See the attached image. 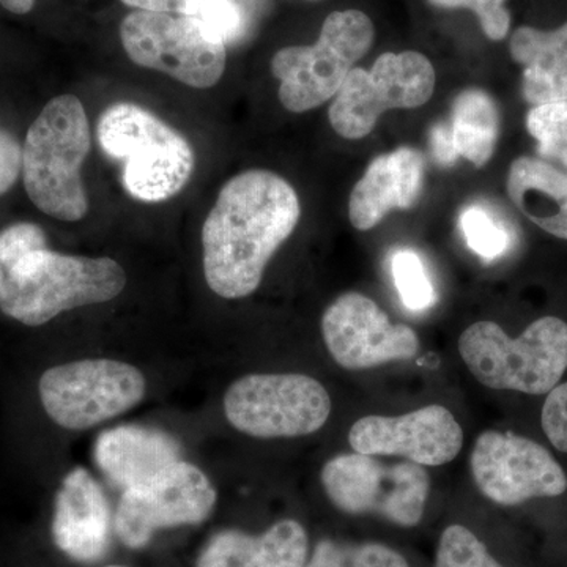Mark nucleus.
Returning <instances> with one entry per match:
<instances>
[{"label": "nucleus", "instance_id": "obj_1", "mask_svg": "<svg viewBox=\"0 0 567 567\" xmlns=\"http://www.w3.org/2000/svg\"><path fill=\"white\" fill-rule=\"evenodd\" d=\"M298 194L281 175L252 169L223 186L203 227L204 275L213 293L240 300L300 221Z\"/></svg>", "mask_w": 567, "mask_h": 567}, {"label": "nucleus", "instance_id": "obj_2", "mask_svg": "<svg viewBox=\"0 0 567 567\" xmlns=\"http://www.w3.org/2000/svg\"><path fill=\"white\" fill-rule=\"evenodd\" d=\"M91 144L84 104L74 95L52 99L29 128L22 181L29 199L51 218L78 223L87 215L81 169Z\"/></svg>", "mask_w": 567, "mask_h": 567}, {"label": "nucleus", "instance_id": "obj_3", "mask_svg": "<svg viewBox=\"0 0 567 567\" xmlns=\"http://www.w3.org/2000/svg\"><path fill=\"white\" fill-rule=\"evenodd\" d=\"M126 275L110 257L66 256L41 249L7 271L3 315L40 327L71 309L106 303L123 292Z\"/></svg>", "mask_w": 567, "mask_h": 567}, {"label": "nucleus", "instance_id": "obj_4", "mask_svg": "<svg viewBox=\"0 0 567 567\" xmlns=\"http://www.w3.org/2000/svg\"><path fill=\"white\" fill-rule=\"evenodd\" d=\"M96 133L104 153L122 163L123 186L134 199L164 203L192 181L196 155L189 141L140 104H112Z\"/></svg>", "mask_w": 567, "mask_h": 567}, {"label": "nucleus", "instance_id": "obj_5", "mask_svg": "<svg viewBox=\"0 0 567 567\" xmlns=\"http://www.w3.org/2000/svg\"><path fill=\"white\" fill-rule=\"evenodd\" d=\"M458 353L484 386L524 394H548L567 369V323L547 316L518 338L499 324L476 322L458 338Z\"/></svg>", "mask_w": 567, "mask_h": 567}, {"label": "nucleus", "instance_id": "obj_6", "mask_svg": "<svg viewBox=\"0 0 567 567\" xmlns=\"http://www.w3.org/2000/svg\"><path fill=\"white\" fill-rule=\"evenodd\" d=\"M374 37V24L363 11H334L324 20L317 43L276 52L271 71L281 82L282 106L300 114L334 99L354 63L371 50Z\"/></svg>", "mask_w": 567, "mask_h": 567}, {"label": "nucleus", "instance_id": "obj_7", "mask_svg": "<svg viewBox=\"0 0 567 567\" xmlns=\"http://www.w3.org/2000/svg\"><path fill=\"white\" fill-rule=\"evenodd\" d=\"M322 486L331 505L352 517H377L412 529L423 522L431 477L413 462L383 464L365 454H341L322 468Z\"/></svg>", "mask_w": 567, "mask_h": 567}, {"label": "nucleus", "instance_id": "obj_8", "mask_svg": "<svg viewBox=\"0 0 567 567\" xmlns=\"http://www.w3.org/2000/svg\"><path fill=\"white\" fill-rule=\"evenodd\" d=\"M227 421L256 439H293L320 431L331 399L319 380L303 374H252L235 380L224 394Z\"/></svg>", "mask_w": 567, "mask_h": 567}, {"label": "nucleus", "instance_id": "obj_9", "mask_svg": "<svg viewBox=\"0 0 567 567\" xmlns=\"http://www.w3.org/2000/svg\"><path fill=\"white\" fill-rule=\"evenodd\" d=\"M123 50L136 65L194 89H210L226 70V44L186 14L133 11L121 24Z\"/></svg>", "mask_w": 567, "mask_h": 567}, {"label": "nucleus", "instance_id": "obj_10", "mask_svg": "<svg viewBox=\"0 0 567 567\" xmlns=\"http://www.w3.org/2000/svg\"><path fill=\"white\" fill-rule=\"evenodd\" d=\"M435 70L415 51L385 52L371 70L353 69L331 103V126L346 140H361L391 110H415L432 99Z\"/></svg>", "mask_w": 567, "mask_h": 567}, {"label": "nucleus", "instance_id": "obj_11", "mask_svg": "<svg viewBox=\"0 0 567 567\" xmlns=\"http://www.w3.org/2000/svg\"><path fill=\"white\" fill-rule=\"evenodd\" d=\"M39 391L41 404L55 424L84 431L140 404L147 382L134 365L102 358L48 369Z\"/></svg>", "mask_w": 567, "mask_h": 567}, {"label": "nucleus", "instance_id": "obj_12", "mask_svg": "<svg viewBox=\"0 0 567 567\" xmlns=\"http://www.w3.org/2000/svg\"><path fill=\"white\" fill-rule=\"evenodd\" d=\"M216 498V488L203 470L178 461L147 483L123 491L114 529L126 547L142 548L158 529L203 524Z\"/></svg>", "mask_w": 567, "mask_h": 567}, {"label": "nucleus", "instance_id": "obj_13", "mask_svg": "<svg viewBox=\"0 0 567 567\" xmlns=\"http://www.w3.org/2000/svg\"><path fill=\"white\" fill-rule=\"evenodd\" d=\"M470 466L481 494L498 506L555 498L567 491L565 470L546 447L513 432H483L473 447Z\"/></svg>", "mask_w": 567, "mask_h": 567}, {"label": "nucleus", "instance_id": "obj_14", "mask_svg": "<svg viewBox=\"0 0 567 567\" xmlns=\"http://www.w3.org/2000/svg\"><path fill=\"white\" fill-rule=\"evenodd\" d=\"M322 336L328 352L347 371L410 360L420 352V339L412 328L391 322L374 300L358 292L341 295L328 306Z\"/></svg>", "mask_w": 567, "mask_h": 567}, {"label": "nucleus", "instance_id": "obj_15", "mask_svg": "<svg viewBox=\"0 0 567 567\" xmlns=\"http://www.w3.org/2000/svg\"><path fill=\"white\" fill-rule=\"evenodd\" d=\"M349 443L365 456L404 457L421 466L454 461L464 446V431L443 405H427L402 416H364L352 425Z\"/></svg>", "mask_w": 567, "mask_h": 567}, {"label": "nucleus", "instance_id": "obj_16", "mask_svg": "<svg viewBox=\"0 0 567 567\" xmlns=\"http://www.w3.org/2000/svg\"><path fill=\"white\" fill-rule=\"evenodd\" d=\"M111 528V507L103 488L87 470H71L55 496V546L74 561L95 563L110 550Z\"/></svg>", "mask_w": 567, "mask_h": 567}, {"label": "nucleus", "instance_id": "obj_17", "mask_svg": "<svg viewBox=\"0 0 567 567\" xmlns=\"http://www.w3.org/2000/svg\"><path fill=\"white\" fill-rule=\"evenodd\" d=\"M423 181L424 156L415 148L399 147L377 156L350 194V223L365 233L379 226L391 210L412 208Z\"/></svg>", "mask_w": 567, "mask_h": 567}, {"label": "nucleus", "instance_id": "obj_18", "mask_svg": "<svg viewBox=\"0 0 567 567\" xmlns=\"http://www.w3.org/2000/svg\"><path fill=\"white\" fill-rule=\"evenodd\" d=\"M309 555L311 544L303 525L284 518L259 536L240 529L216 533L196 567H306Z\"/></svg>", "mask_w": 567, "mask_h": 567}, {"label": "nucleus", "instance_id": "obj_19", "mask_svg": "<svg viewBox=\"0 0 567 567\" xmlns=\"http://www.w3.org/2000/svg\"><path fill=\"white\" fill-rule=\"evenodd\" d=\"M181 445L173 436L142 425H118L96 440L95 462L115 486H141L167 466L182 461Z\"/></svg>", "mask_w": 567, "mask_h": 567}, {"label": "nucleus", "instance_id": "obj_20", "mask_svg": "<svg viewBox=\"0 0 567 567\" xmlns=\"http://www.w3.org/2000/svg\"><path fill=\"white\" fill-rule=\"evenodd\" d=\"M514 62L524 66L522 93L533 106L567 100V22L557 31L518 28L509 43Z\"/></svg>", "mask_w": 567, "mask_h": 567}, {"label": "nucleus", "instance_id": "obj_21", "mask_svg": "<svg viewBox=\"0 0 567 567\" xmlns=\"http://www.w3.org/2000/svg\"><path fill=\"white\" fill-rule=\"evenodd\" d=\"M507 194L529 221L567 240V173L544 159L520 156L511 164Z\"/></svg>", "mask_w": 567, "mask_h": 567}, {"label": "nucleus", "instance_id": "obj_22", "mask_svg": "<svg viewBox=\"0 0 567 567\" xmlns=\"http://www.w3.org/2000/svg\"><path fill=\"white\" fill-rule=\"evenodd\" d=\"M446 132L457 158L464 156L476 167L486 166L498 141V107L486 92L468 89L454 102Z\"/></svg>", "mask_w": 567, "mask_h": 567}, {"label": "nucleus", "instance_id": "obj_23", "mask_svg": "<svg viewBox=\"0 0 567 567\" xmlns=\"http://www.w3.org/2000/svg\"><path fill=\"white\" fill-rule=\"evenodd\" d=\"M306 567H412L398 548L377 540L347 543L320 539L309 555Z\"/></svg>", "mask_w": 567, "mask_h": 567}, {"label": "nucleus", "instance_id": "obj_24", "mask_svg": "<svg viewBox=\"0 0 567 567\" xmlns=\"http://www.w3.org/2000/svg\"><path fill=\"white\" fill-rule=\"evenodd\" d=\"M434 567H507L475 529L451 524L440 533Z\"/></svg>", "mask_w": 567, "mask_h": 567}, {"label": "nucleus", "instance_id": "obj_25", "mask_svg": "<svg viewBox=\"0 0 567 567\" xmlns=\"http://www.w3.org/2000/svg\"><path fill=\"white\" fill-rule=\"evenodd\" d=\"M391 274L402 303L410 311H425L436 301L431 279L425 274L423 260L412 249H399L391 257Z\"/></svg>", "mask_w": 567, "mask_h": 567}, {"label": "nucleus", "instance_id": "obj_26", "mask_svg": "<svg viewBox=\"0 0 567 567\" xmlns=\"http://www.w3.org/2000/svg\"><path fill=\"white\" fill-rule=\"evenodd\" d=\"M527 130L539 144L540 156L567 167V100L533 107Z\"/></svg>", "mask_w": 567, "mask_h": 567}, {"label": "nucleus", "instance_id": "obj_27", "mask_svg": "<svg viewBox=\"0 0 567 567\" xmlns=\"http://www.w3.org/2000/svg\"><path fill=\"white\" fill-rule=\"evenodd\" d=\"M188 17L224 44L240 40L248 28V13L240 0H194Z\"/></svg>", "mask_w": 567, "mask_h": 567}, {"label": "nucleus", "instance_id": "obj_28", "mask_svg": "<svg viewBox=\"0 0 567 567\" xmlns=\"http://www.w3.org/2000/svg\"><path fill=\"white\" fill-rule=\"evenodd\" d=\"M461 229L465 235L466 246L484 260H494L509 248L511 237L505 227L477 205L462 213Z\"/></svg>", "mask_w": 567, "mask_h": 567}, {"label": "nucleus", "instance_id": "obj_29", "mask_svg": "<svg viewBox=\"0 0 567 567\" xmlns=\"http://www.w3.org/2000/svg\"><path fill=\"white\" fill-rule=\"evenodd\" d=\"M41 249H47V235L37 224L18 223L0 233V265L6 271Z\"/></svg>", "mask_w": 567, "mask_h": 567}, {"label": "nucleus", "instance_id": "obj_30", "mask_svg": "<svg viewBox=\"0 0 567 567\" xmlns=\"http://www.w3.org/2000/svg\"><path fill=\"white\" fill-rule=\"evenodd\" d=\"M442 9H470L480 18L481 28L491 40L505 39L511 28V14L506 0H429Z\"/></svg>", "mask_w": 567, "mask_h": 567}, {"label": "nucleus", "instance_id": "obj_31", "mask_svg": "<svg viewBox=\"0 0 567 567\" xmlns=\"http://www.w3.org/2000/svg\"><path fill=\"white\" fill-rule=\"evenodd\" d=\"M540 424L548 442L561 453H567V382L555 386L547 394Z\"/></svg>", "mask_w": 567, "mask_h": 567}, {"label": "nucleus", "instance_id": "obj_32", "mask_svg": "<svg viewBox=\"0 0 567 567\" xmlns=\"http://www.w3.org/2000/svg\"><path fill=\"white\" fill-rule=\"evenodd\" d=\"M22 173V147L13 134L0 125V196L10 192Z\"/></svg>", "mask_w": 567, "mask_h": 567}, {"label": "nucleus", "instance_id": "obj_33", "mask_svg": "<svg viewBox=\"0 0 567 567\" xmlns=\"http://www.w3.org/2000/svg\"><path fill=\"white\" fill-rule=\"evenodd\" d=\"M125 6L156 13L186 14L188 17L194 0H122Z\"/></svg>", "mask_w": 567, "mask_h": 567}, {"label": "nucleus", "instance_id": "obj_34", "mask_svg": "<svg viewBox=\"0 0 567 567\" xmlns=\"http://www.w3.org/2000/svg\"><path fill=\"white\" fill-rule=\"evenodd\" d=\"M431 147L434 158L443 166H451L457 162V155L453 151L450 136H447L445 123H436L431 130Z\"/></svg>", "mask_w": 567, "mask_h": 567}, {"label": "nucleus", "instance_id": "obj_35", "mask_svg": "<svg viewBox=\"0 0 567 567\" xmlns=\"http://www.w3.org/2000/svg\"><path fill=\"white\" fill-rule=\"evenodd\" d=\"M3 9L11 11L14 14L29 13L35 6V0H0Z\"/></svg>", "mask_w": 567, "mask_h": 567}, {"label": "nucleus", "instance_id": "obj_36", "mask_svg": "<svg viewBox=\"0 0 567 567\" xmlns=\"http://www.w3.org/2000/svg\"><path fill=\"white\" fill-rule=\"evenodd\" d=\"M7 271L6 268L0 265V293H2L3 284H6Z\"/></svg>", "mask_w": 567, "mask_h": 567}, {"label": "nucleus", "instance_id": "obj_37", "mask_svg": "<svg viewBox=\"0 0 567 567\" xmlns=\"http://www.w3.org/2000/svg\"><path fill=\"white\" fill-rule=\"evenodd\" d=\"M107 567H123V566H107Z\"/></svg>", "mask_w": 567, "mask_h": 567}]
</instances>
